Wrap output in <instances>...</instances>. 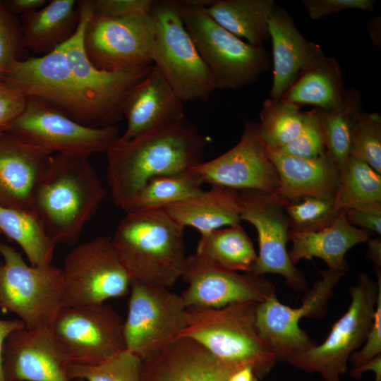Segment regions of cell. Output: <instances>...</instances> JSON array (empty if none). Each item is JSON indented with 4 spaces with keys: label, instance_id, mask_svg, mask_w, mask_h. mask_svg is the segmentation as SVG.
Listing matches in <instances>:
<instances>
[{
    "label": "cell",
    "instance_id": "6da1fadb",
    "mask_svg": "<svg viewBox=\"0 0 381 381\" xmlns=\"http://www.w3.org/2000/svg\"><path fill=\"white\" fill-rule=\"evenodd\" d=\"M207 143L186 118L129 140L119 137L106 152L114 203L126 212L150 179L186 172L202 162Z\"/></svg>",
    "mask_w": 381,
    "mask_h": 381
},
{
    "label": "cell",
    "instance_id": "7a4b0ae2",
    "mask_svg": "<svg viewBox=\"0 0 381 381\" xmlns=\"http://www.w3.org/2000/svg\"><path fill=\"white\" fill-rule=\"evenodd\" d=\"M183 229L163 209L126 212L111 239L131 281L173 286L187 257Z\"/></svg>",
    "mask_w": 381,
    "mask_h": 381
},
{
    "label": "cell",
    "instance_id": "3957f363",
    "mask_svg": "<svg viewBox=\"0 0 381 381\" xmlns=\"http://www.w3.org/2000/svg\"><path fill=\"white\" fill-rule=\"evenodd\" d=\"M105 194L88 157L55 154L37 190L33 210L56 245L73 246Z\"/></svg>",
    "mask_w": 381,
    "mask_h": 381
},
{
    "label": "cell",
    "instance_id": "277c9868",
    "mask_svg": "<svg viewBox=\"0 0 381 381\" xmlns=\"http://www.w3.org/2000/svg\"><path fill=\"white\" fill-rule=\"evenodd\" d=\"M256 305L246 302L219 308L188 307L187 324L179 338L196 341L234 370L250 367L259 380L264 378L277 360L258 329Z\"/></svg>",
    "mask_w": 381,
    "mask_h": 381
},
{
    "label": "cell",
    "instance_id": "5b68a950",
    "mask_svg": "<svg viewBox=\"0 0 381 381\" xmlns=\"http://www.w3.org/2000/svg\"><path fill=\"white\" fill-rule=\"evenodd\" d=\"M80 20L64 49L75 93L83 111V124L93 128L116 126L123 118L121 107L128 90L143 80L153 64L107 72L96 68L87 56L84 34L92 13L90 1H78Z\"/></svg>",
    "mask_w": 381,
    "mask_h": 381
},
{
    "label": "cell",
    "instance_id": "8992f818",
    "mask_svg": "<svg viewBox=\"0 0 381 381\" xmlns=\"http://www.w3.org/2000/svg\"><path fill=\"white\" fill-rule=\"evenodd\" d=\"M179 4V13L215 89L236 90L257 81L270 65L262 45H253L227 31L203 7Z\"/></svg>",
    "mask_w": 381,
    "mask_h": 381
},
{
    "label": "cell",
    "instance_id": "52a82bcc",
    "mask_svg": "<svg viewBox=\"0 0 381 381\" xmlns=\"http://www.w3.org/2000/svg\"><path fill=\"white\" fill-rule=\"evenodd\" d=\"M152 64L185 102L207 101L216 90L209 69L185 28L178 1H154Z\"/></svg>",
    "mask_w": 381,
    "mask_h": 381
},
{
    "label": "cell",
    "instance_id": "ba28073f",
    "mask_svg": "<svg viewBox=\"0 0 381 381\" xmlns=\"http://www.w3.org/2000/svg\"><path fill=\"white\" fill-rule=\"evenodd\" d=\"M0 310L18 317L27 329L51 327L63 306L61 270L28 265L20 253L0 243Z\"/></svg>",
    "mask_w": 381,
    "mask_h": 381
},
{
    "label": "cell",
    "instance_id": "9c48e42d",
    "mask_svg": "<svg viewBox=\"0 0 381 381\" xmlns=\"http://www.w3.org/2000/svg\"><path fill=\"white\" fill-rule=\"evenodd\" d=\"M2 131L46 152L89 157L107 152L118 139L116 126L83 125L40 99L26 97L23 111Z\"/></svg>",
    "mask_w": 381,
    "mask_h": 381
},
{
    "label": "cell",
    "instance_id": "30bf717a",
    "mask_svg": "<svg viewBox=\"0 0 381 381\" xmlns=\"http://www.w3.org/2000/svg\"><path fill=\"white\" fill-rule=\"evenodd\" d=\"M378 287L368 274L360 273L358 282L349 286L351 303L332 325L320 344L288 361L296 368L319 374L324 381H341L348 370L351 354L365 343L372 326Z\"/></svg>",
    "mask_w": 381,
    "mask_h": 381
},
{
    "label": "cell",
    "instance_id": "8fae6325",
    "mask_svg": "<svg viewBox=\"0 0 381 381\" xmlns=\"http://www.w3.org/2000/svg\"><path fill=\"white\" fill-rule=\"evenodd\" d=\"M61 270L63 306L102 304L130 292L131 279L110 236H98L75 246Z\"/></svg>",
    "mask_w": 381,
    "mask_h": 381
},
{
    "label": "cell",
    "instance_id": "7c38bea8",
    "mask_svg": "<svg viewBox=\"0 0 381 381\" xmlns=\"http://www.w3.org/2000/svg\"><path fill=\"white\" fill-rule=\"evenodd\" d=\"M129 293L126 347L143 361L180 337L187 324V308L181 296L169 289L131 281Z\"/></svg>",
    "mask_w": 381,
    "mask_h": 381
},
{
    "label": "cell",
    "instance_id": "4fadbf2b",
    "mask_svg": "<svg viewBox=\"0 0 381 381\" xmlns=\"http://www.w3.org/2000/svg\"><path fill=\"white\" fill-rule=\"evenodd\" d=\"M320 273L321 278L306 290L300 307L292 308L280 303L276 294L256 305L258 329L277 362L288 363L317 344L300 328L299 322L303 318H320L326 314L334 288L346 274L329 269Z\"/></svg>",
    "mask_w": 381,
    "mask_h": 381
},
{
    "label": "cell",
    "instance_id": "5bb4252c",
    "mask_svg": "<svg viewBox=\"0 0 381 381\" xmlns=\"http://www.w3.org/2000/svg\"><path fill=\"white\" fill-rule=\"evenodd\" d=\"M154 35L150 13L110 17L92 12L85 25L84 47L96 68L115 72L152 65Z\"/></svg>",
    "mask_w": 381,
    "mask_h": 381
},
{
    "label": "cell",
    "instance_id": "9a60e30c",
    "mask_svg": "<svg viewBox=\"0 0 381 381\" xmlns=\"http://www.w3.org/2000/svg\"><path fill=\"white\" fill-rule=\"evenodd\" d=\"M124 320L105 303L62 306L51 329L71 363L96 364L126 349Z\"/></svg>",
    "mask_w": 381,
    "mask_h": 381
},
{
    "label": "cell",
    "instance_id": "2e32d148",
    "mask_svg": "<svg viewBox=\"0 0 381 381\" xmlns=\"http://www.w3.org/2000/svg\"><path fill=\"white\" fill-rule=\"evenodd\" d=\"M241 220L250 223L258 236L259 252L250 272L262 276L278 274L297 291H306L308 282L302 271L291 262L287 243L290 241V224L285 202L274 194L253 190L239 191Z\"/></svg>",
    "mask_w": 381,
    "mask_h": 381
},
{
    "label": "cell",
    "instance_id": "e0dca14e",
    "mask_svg": "<svg viewBox=\"0 0 381 381\" xmlns=\"http://www.w3.org/2000/svg\"><path fill=\"white\" fill-rule=\"evenodd\" d=\"M181 277L188 284L181 294L186 308L258 303L275 294L273 283L262 276L225 269L195 253L186 257Z\"/></svg>",
    "mask_w": 381,
    "mask_h": 381
},
{
    "label": "cell",
    "instance_id": "ac0fdd59",
    "mask_svg": "<svg viewBox=\"0 0 381 381\" xmlns=\"http://www.w3.org/2000/svg\"><path fill=\"white\" fill-rule=\"evenodd\" d=\"M203 183L238 191L273 194L279 188L277 171L260 139L258 123H245L240 140L232 148L190 169Z\"/></svg>",
    "mask_w": 381,
    "mask_h": 381
},
{
    "label": "cell",
    "instance_id": "d6986e66",
    "mask_svg": "<svg viewBox=\"0 0 381 381\" xmlns=\"http://www.w3.org/2000/svg\"><path fill=\"white\" fill-rule=\"evenodd\" d=\"M1 82L25 97L48 103L83 124V111L64 44L48 54L13 62L5 71Z\"/></svg>",
    "mask_w": 381,
    "mask_h": 381
},
{
    "label": "cell",
    "instance_id": "ffe728a7",
    "mask_svg": "<svg viewBox=\"0 0 381 381\" xmlns=\"http://www.w3.org/2000/svg\"><path fill=\"white\" fill-rule=\"evenodd\" d=\"M71 361L49 327L13 331L3 348L6 381H71Z\"/></svg>",
    "mask_w": 381,
    "mask_h": 381
},
{
    "label": "cell",
    "instance_id": "44dd1931",
    "mask_svg": "<svg viewBox=\"0 0 381 381\" xmlns=\"http://www.w3.org/2000/svg\"><path fill=\"white\" fill-rule=\"evenodd\" d=\"M52 155L0 131V205L33 210Z\"/></svg>",
    "mask_w": 381,
    "mask_h": 381
},
{
    "label": "cell",
    "instance_id": "7402d4cb",
    "mask_svg": "<svg viewBox=\"0 0 381 381\" xmlns=\"http://www.w3.org/2000/svg\"><path fill=\"white\" fill-rule=\"evenodd\" d=\"M184 102L154 66L125 95L121 107L126 128L119 138L129 140L150 131L181 121Z\"/></svg>",
    "mask_w": 381,
    "mask_h": 381
},
{
    "label": "cell",
    "instance_id": "603a6c76",
    "mask_svg": "<svg viewBox=\"0 0 381 381\" xmlns=\"http://www.w3.org/2000/svg\"><path fill=\"white\" fill-rule=\"evenodd\" d=\"M236 371L188 337L143 361L142 381H228Z\"/></svg>",
    "mask_w": 381,
    "mask_h": 381
},
{
    "label": "cell",
    "instance_id": "cb8c5ba5",
    "mask_svg": "<svg viewBox=\"0 0 381 381\" xmlns=\"http://www.w3.org/2000/svg\"><path fill=\"white\" fill-rule=\"evenodd\" d=\"M265 148L278 173L279 185L273 194L279 199L294 202L308 197L334 198L341 170L326 152L313 158H301Z\"/></svg>",
    "mask_w": 381,
    "mask_h": 381
},
{
    "label": "cell",
    "instance_id": "d4e9b609",
    "mask_svg": "<svg viewBox=\"0 0 381 381\" xmlns=\"http://www.w3.org/2000/svg\"><path fill=\"white\" fill-rule=\"evenodd\" d=\"M268 29L273 56L270 95L271 99H279L304 68L323 52L319 45L303 36L284 8L276 6L269 19Z\"/></svg>",
    "mask_w": 381,
    "mask_h": 381
},
{
    "label": "cell",
    "instance_id": "484cf974",
    "mask_svg": "<svg viewBox=\"0 0 381 381\" xmlns=\"http://www.w3.org/2000/svg\"><path fill=\"white\" fill-rule=\"evenodd\" d=\"M373 233L350 224L342 210L334 221L320 230L291 233V248L289 256L295 265L298 261L318 258L329 270L346 273L347 251L357 244L366 243Z\"/></svg>",
    "mask_w": 381,
    "mask_h": 381
},
{
    "label": "cell",
    "instance_id": "4316f807",
    "mask_svg": "<svg viewBox=\"0 0 381 381\" xmlns=\"http://www.w3.org/2000/svg\"><path fill=\"white\" fill-rule=\"evenodd\" d=\"M179 225L192 226L201 236L224 226L240 224L241 203L239 191L219 186L163 209Z\"/></svg>",
    "mask_w": 381,
    "mask_h": 381
},
{
    "label": "cell",
    "instance_id": "83f0119b",
    "mask_svg": "<svg viewBox=\"0 0 381 381\" xmlns=\"http://www.w3.org/2000/svg\"><path fill=\"white\" fill-rule=\"evenodd\" d=\"M79 20L78 1H48L41 8L22 16L25 48L37 56L49 54L72 37Z\"/></svg>",
    "mask_w": 381,
    "mask_h": 381
},
{
    "label": "cell",
    "instance_id": "f1b7e54d",
    "mask_svg": "<svg viewBox=\"0 0 381 381\" xmlns=\"http://www.w3.org/2000/svg\"><path fill=\"white\" fill-rule=\"evenodd\" d=\"M345 90L338 61L323 53L304 68L279 99L331 110L341 104Z\"/></svg>",
    "mask_w": 381,
    "mask_h": 381
},
{
    "label": "cell",
    "instance_id": "f546056e",
    "mask_svg": "<svg viewBox=\"0 0 381 381\" xmlns=\"http://www.w3.org/2000/svg\"><path fill=\"white\" fill-rule=\"evenodd\" d=\"M275 7L273 0H214L204 9L223 28L258 46L270 38L268 21Z\"/></svg>",
    "mask_w": 381,
    "mask_h": 381
},
{
    "label": "cell",
    "instance_id": "4dcf8cb0",
    "mask_svg": "<svg viewBox=\"0 0 381 381\" xmlns=\"http://www.w3.org/2000/svg\"><path fill=\"white\" fill-rule=\"evenodd\" d=\"M0 234L16 242L31 265L52 264L56 244L35 210L0 205Z\"/></svg>",
    "mask_w": 381,
    "mask_h": 381
},
{
    "label": "cell",
    "instance_id": "1f68e13d",
    "mask_svg": "<svg viewBox=\"0 0 381 381\" xmlns=\"http://www.w3.org/2000/svg\"><path fill=\"white\" fill-rule=\"evenodd\" d=\"M195 253L225 269L243 272H250L258 256L240 224L201 236Z\"/></svg>",
    "mask_w": 381,
    "mask_h": 381
},
{
    "label": "cell",
    "instance_id": "d6a6232c",
    "mask_svg": "<svg viewBox=\"0 0 381 381\" xmlns=\"http://www.w3.org/2000/svg\"><path fill=\"white\" fill-rule=\"evenodd\" d=\"M333 203L338 211H381V174L363 162L349 157L341 169Z\"/></svg>",
    "mask_w": 381,
    "mask_h": 381
},
{
    "label": "cell",
    "instance_id": "836d02e7",
    "mask_svg": "<svg viewBox=\"0 0 381 381\" xmlns=\"http://www.w3.org/2000/svg\"><path fill=\"white\" fill-rule=\"evenodd\" d=\"M362 108L361 93L354 88L346 89L341 104L331 110H320L325 151L340 169L349 158L353 126Z\"/></svg>",
    "mask_w": 381,
    "mask_h": 381
},
{
    "label": "cell",
    "instance_id": "e575fe53",
    "mask_svg": "<svg viewBox=\"0 0 381 381\" xmlns=\"http://www.w3.org/2000/svg\"><path fill=\"white\" fill-rule=\"evenodd\" d=\"M203 183L200 176L191 170L155 177L142 188L126 212L164 209L199 195Z\"/></svg>",
    "mask_w": 381,
    "mask_h": 381
},
{
    "label": "cell",
    "instance_id": "d590c367",
    "mask_svg": "<svg viewBox=\"0 0 381 381\" xmlns=\"http://www.w3.org/2000/svg\"><path fill=\"white\" fill-rule=\"evenodd\" d=\"M303 119L299 105L282 99H265L258 123L264 145L279 148L294 140L302 128Z\"/></svg>",
    "mask_w": 381,
    "mask_h": 381
},
{
    "label": "cell",
    "instance_id": "8d00e7d4",
    "mask_svg": "<svg viewBox=\"0 0 381 381\" xmlns=\"http://www.w3.org/2000/svg\"><path fill=\"white\" fill-rule=\"evenodd\" d=\"M143 360L125 349L96 364L70 363L68 375L71 380L142 381Z\"/></svg>",
    "mask_w": 381,
    "mask_h": 381
},
{
    "label": "cell",
    "instance_id": "74e56055",
    "mask_svg": "<svg viewBox=\"0 0 381 381\" xmlns=\"http://www.w3.org/2000/svg\"><path fill=\"white\" fill-rule=\"evenodd\" d=\"M334 198L308 197L285 202L291 233L320 230L330 225L342 211L334 207Z\"/></svg>",
    "mask_w": 381,
    "mask_h": 381
},
{
    "label": "cell",
    "instance_id": "f35d334b",
    "mask_svg": "<svg viewBox=\"0 0 381 381\" xmlns=\"http://www.w3.org/2000/svg\"><path fill=\"white\" fill-rule=\"evenodd\" d=\"M349 156L381 174V116L361 111L353 126Z\"/></svg>",
    "mask_w": 381,
    "mask_h": 381
},
{
    "label": "cell",
    "instance_id": "ab89813d",
    "mask_svg": "<svg viewBox=\"0 0 381 381\" xmlns=\"http://www.w3.org/2000/svg\"><path fill=\"white\" fill-rule=\"evenodd\" d=\"M274 149L301 158H313L326 152L320 110L314 109L304 112L302 128L298 136L283 147Z\"/></svg>",
    "mask_w": 381,
    "mask_h": 381
},
{
    "label": "cell",
    "instance_id": "60d3db41",
    "mask_svg": "<svg viewBox=\"0 0 381 381\" xmlns=\"http://www.w3.org/2000/svg\"><path fill=\"white\" fill-rule=\"evenodd\" d=\"M25 48L22 27L0 1V82L6 68Z\"/></svg>",
    "mask_w": 381,
    "mask_h": 381
},
{
    "label": "cell",
    "instance_id": "b9f144b4",
    "mask_svg": "<svg viewBox=\"0 0 381 381\" xmlns=\"http://www.w3.org/2000/svg\"><path fill=\"white\" fill-rule=\"evenodd\" d=\"M378 292L372 326L361 350L353 352L349 363L351 368L359 366L381 354V267H375Z\"/></svg>",
    "mask_w": 381,
    "mask_h": 381
},
{
    "label": "cell",
    "instance_id": "7bdbcfd3",
    "mask_svg": "<svg viewBox=\"0 0 381 381\" xmlns=\"http://www.w3.org/2000/svg\"><path fill=\"white\" fill-rule=\"evenodd\" d=\"M301 2L313 20L349 9L373 11L376 4L374 0H303Z\"/></svg>",
    "mask_w": 381,
    "mask_h": 381
},
{
    "label": "cell",
    "instance_id": "ee69618b",
    "mask_svg": "<svg viewBox=\"0 0 381 381\" xmlns=\"http://www.w3.org/2000/svg\"><path fill=\"white\" fill-rule=\"evenodd\" d=\"M153 3V0H90L92 13L110 17L150 13Z\"/></svg>",
    "mask_w": 381,
    "mask_h": 381
},
{
    "label": "cell",
    "instance_id": "f6af8a7d",
    "mask_svg": "<svg viewBox=\"0 0 381 381\" xmlns=\"http://www.w3.org/2000/svg\"><path fill=\"white\" fill-rule=\"evenodd\" d=\"M26 97L0 82V131L23 109Z\"/></svg>",
    "mask_w": 381,
    "mask_h": 381
},
{
    "label": "cell",
    "instance_id": "bcb514c9",
    "mask_svg": "<svg viewBox=\"0 0 381 381\" xmlns=\"http://www.w3.org/2000/svg\"><path fill=\"white\" fill-rule=\"evenodd\" d=\"M348 222L352 226L362 227L363 229L381 234V211L349 209L344 210Z\"/></svg>",
    "mask_w": 381,
    "mask_h": 381
},
{
    "label": "cell",
    "instance_id": "7dc6e473",
    "mask_svg": "<svg viewBox=\"0 0 381 381\" xmlns=\"http://www.w3.org/2000/svg\"><path fill=\"white\" fill-rule=\"evenodd\" d=\"M47 1V0H10L5 1L4 4L11 13L24 16L41 8Z\"/></svg>",
    "mask_w": 381,
    "mask_h": 381
},
{
    "label": "cell",
    "instance_id": "c3c4849f",
    "mask_svg": "<svg viewBox=\"0 0 381 381\" xmlns=\"http://www.w3.org/2000/svg\"><path fill=\"white\" fill-rule=\"evenodd\" d=\"M25 327L18 318L13 320L0 319V381H6L3 371V348L6 339L14 330Z\"/></svg>",
    "mask_w": 381,
    "mask_h": 381
},
{
    "label": "cell",
    "instance_id": "681fc988",
    "mask_svg": "<svg viewBox=\"0 0 381 381\" xmlns=\"http://www.w3.org/2000/svg\"><path fill=\"white\" fill-rule=\"evenodd\" d=\"M368 370L375 373L374 381H381V354L359 366L351 368L349 375L354 379H361L363 373Z\"/></svg>",
    "mask_w": 381,
    "mask_h": 381
},
{
    "label": "cell",
    "instance_id": "f907efd6",
    "mask_svg": "<svg viewBox=\"0 0 381 381\" xmlns=\"http://www.w3.org/2000/svg\"><path fill=\"white\" fill-rule=\"evenodd\" d=\"M367 258L374 262L375 267H381V238H369L367 241Z\"/></svg>",
    "mask_w": 381,
    "mask_h": 381
},
{
    "label": "cell",
    "instance_id": "816d5d0a",
    "mask_svg": "<svg viewBox=\"0 0 381 381\" xmlns=\"http://www.w3.org/2000/svg\"><path fill=\"white\" fill-rule=\"evenodd\" d=\"M259 379L250 367H244L233 373L228 381H258Z\"/></svg>",
    "mask_w": 381,
    "mask_h": 381
},
{
    "label": "cell",
    "instance_id": "f5cc1de1",
    "mask_svg": "<svg viewBox=\"0 0 381 381\" xmlns=\"http://www.w3.org/2000/svg\"><path fill=\"white\" fill-rule=\"evenodd\" d=\"M75 381H83V380L78 379V380H75Z\"/></svg>",
    "mask_w": 381,
    "mask_h": 381
}]
</instances>
